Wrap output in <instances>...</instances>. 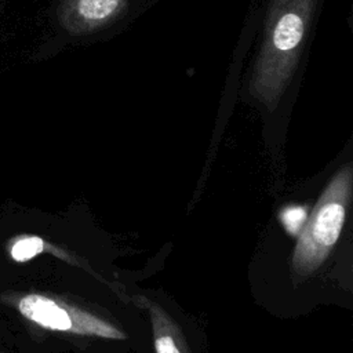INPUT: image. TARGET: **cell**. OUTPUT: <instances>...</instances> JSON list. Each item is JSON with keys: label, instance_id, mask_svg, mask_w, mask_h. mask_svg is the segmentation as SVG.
Returning <instances> with one entry per match:
<instances>
[{"label": "cell", "instance_id": "cell-1", "mask_svg": "<svg viewBox=\"0 0 353 353\" xmlns=\"http://www.w3.org/2000/svg\"><path fill=\"white\" fill-rule=\"evenodd\" d=\"M319 0H270L248 92L276 110L298 69Z\"/></svg>", "mask_w": 353, "mask_h": 353}, {"label": "cell", "instance_id": "cell-6", "mask_svg": "<svg viewBox=\"0 0 353 353\" xmlns=\"http://www.w3.org/2000/svg\"><path fill=\"white\" fill-rule=\"evenodd\" d=\"M48 247L50 245L39 236L21 234L10 240L7 244V251L15 262H25L47 251Z\"/></svg>", "mask_w": 353, "mask_h": 353}, {"label": "cell", "instance_id": "cell-5", "mask_svg": "<svg viewBox=\"0 0 353 353\" xmlns=\"http://www.w3.org/2000/svg\"><path fill=\"white\" fill-rule=\"evenodd\" d=\"M149 309L156 353H190L178 324L156 302L143 298Z\"/></svg>", "mask_w": 353, "mask_h": 353}, {"label": "cell", "instance_id": "cell-4", "mask_svg": "<svg viewBox=\"0 0 353 353\" xmlns=\"http://www.w3.org/2000/svg\"><path fill=\"white\" fill-rule=\"evenodd\" d=\"M128 0H61L59 22L70 34H91L114 22Z\"/></svg>", "mask_w": 353, "mask_h": 353}, {"label": "cell", "instance_id": "cell-3", "mask_svg": "<svg viewBox=\"0 0 353 353\" xmlns=\"http://www.w3.org/2000/svg\"><path fill=\"white\" fill-rule=\"evenodd\" d=\"M0 303L14 309L29 323L50 331L125 339V334L109 321L54 295L34 291H3Z\"/></svg>", "mask_w": 353, "mask_h": 353}, {"label": "cell", "instance_id": "cell-7", "mask_svg": "<svg viewBox=\"0 0 353 353\" xmlns=\"http://www.w3.org/2000/svg\"><path fill=\"white\" fill-rule=\"evenodd\" d=\"M280 219L283 222L284 229L290 234L298 236L307 219V210L306 207H301V205L285 207L280 212Z\"/></svg>", "mask_w": 353, "mask_h": 353}, {"label": "cell", "instance_id": "cell-8", "mask_svg": "<svg viewBox=\"0 0 353 353\" xmlns=\"http://www.w3.org/2000/svg\"><path fill=\"white\" fill-rule=\"evenodd\" d=\"M0 353H4V352H1V350H0Z\"/></svg>", "mask_w": 353, "mask_h": 353}, {"label": "cell", "instance_id": "cell-2", "mask_svg": "<svg viewBox=\"0 0 353 353\" xmlns=\"http://www.w3.org/2000/svg\"><path fill=\"white\" fill-rule=\"evenodd\" d=\"M352 163L343 165L328 182L307 216L292 254V274L302 280L314 273L332 251L343 229L352 197Z\"/></svg>", "mask_w": 353, "mask_h": 353}]
</instances>
